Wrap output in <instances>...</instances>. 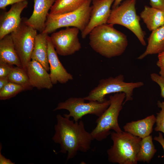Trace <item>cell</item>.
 Returning a JSON list of instances; mask_svg holds the SVG:
<instances>
[{
	"label": "cell",
	"instance_id": "cell-1",
	"mask_svg": "<svg viewBox=\"0 0 164 164\" xmlns=\"http://www.w3.org/2000/svg\"><path fill=\"white\" fill-rule=\"evenodd\" d=\"M56 118L55 133L52 139L60 145V152L67 153V161L74 158L78 152H86L91 149L93 139L91 133L85 130L82 121L70 120L64 114L63 116L58 114Z\"/></svg>",
	"mask_w": 164,
	"mask_h": 164
},
{
	"label": "cell",
	"instance_id": "cell-2",
	"mask_svg": "<svg viewBox=\"0 0 164 164\" xmlns=\"http://www.w3.org/2000/svg\"><path fill=\"white\" fill-rule=\"evenodd\" d=\"M88 35L91 48L107 58L121 55L128 45L126 35L115 29L112 24L107 23L98 26Z\"/></svg>",
	"mask_w": 164,
	"mask_h": 164
},
{
	"label": "cell",
	"instance_id": "cell-3",
	"mask_svg": "<svg viewBox=\"0 0 164 164\" xmlns=\"http://www.w3.org/2000/svg\"><path fill=\"white\" fill-rule=\"evenodd\" d=\"M113 145L107 151L108 161L113 163L136 164L142 138L123 131L111 132Z\"/></svg>",
	"mask_w": 164,
	"mask_h": 164
},
{
	"label": "cell",
	"instance_id": "cell-4",
	"mask_svg": "<svg viewBox=\"0 0 164 164\" xmlns=\"http://www.w3.org/2000/svg\"><path fill=\"white\" fill-rule=\"evenodd\" d=\"M125 98V94L123 92L110 96L109 106L96 120V126L91 133L93 140L101 141L106 139L110 135L111 130L116 132L122 131L119 125L118 117Z\"/></svg>",
	"mask_w": 164,
	"mask_h": 164
},
{
	"label": "cell",
	"instance_id": "cell-5",
	"mask_svg": "<svg viewBox=\"0 0 164 164\" xmlns=\"http://www.w3.org/2000/svg\"><path fill=\"white\" fill-rule=\"evenodd\" d=\"M92 0H86L78 9L60 14H48L45 29L43 33L48 35L57 29L64 27H75L81 32L90 20Z\"/></svg>",
	"mask_w": 164,
	"mask_h": 164
},
{
	"label": "cell",
	"instance_id": "cell-6",
	"mask_svg": "<svg viewBox=\"0 0 164 164\" xmlns=\"http://www.w3.org/2000/svg\"><path fill=\"white\" fill-rule=\"evenodd\" d=\"M144 85L142 82H127L124 81L123 75L120 74L115 77H110L100 80L97 86L92 89L87 96L83 97L85 100L103 102L105 96L108 94L123 92L125 98L123 105L127 102L133 100L134 89Z\"/></svg>",
	"mask_w": 164,
	"mask_h": 164
},
{
	"label": "cell",
	"instance_id": "cell-7",
	"mask_svg": "<svg viewBox=\"0 0 164 164\" xmlns=\"http://www.w3.org/2000/svg\"><path fill=\"white\" fill-rule=\"evenodd\" d=\"M136 0H125L112 9L107 23L125 26L135 35L142 45L145 46V33L140 24V17L136 13Z\"/></svg>",
	"mask_w": 164,
	"mask_h": 164
},
{
	"label": "cell",
	"instance_id": "cell-8",
	"mask_svg": "<svg viewBox=\"0 0 164 164\" xmlns=\"http://www.w3.org/2000/svg\"><path fill=\"white\" fill-rule=\"evenodd\" d=\"M83 97H70L63 102L58 103L53 110L65 109L69 114H64L68 117H72L75 121H78L84 116L88 114H93L99 117L108 108L110 104L109 100L103 102L97 101H89L85 102Z\"/></svg>",
	"mask_w": 164,
	"mask_h": 164
},
{
	"label": "cell",
	"instance_id": "cell-9",
	"mask_svg": "<svg viewBox=\"0 0 164 164\" xmlns=\"http://www.w3.org/2000/svg\"><path fill=\"white\" fill-rule=\"evenodd\" d=\"M37 31L26 24L25 20H22L19 26L10 33L22 67L26 70L28 64L31 60Z\"/></svg>",
	"mask_w": 164,
	"mask_h": 164
},
{
	"label": "cell",
	"instance_id": "cell-10",
	"mask_svg": "<svg viewBox=\"0 0 164 164\" xmlns=\"http://www.w3.org/2000/svg\"><path fill=\"white\" fill-rule=\"evenodd\" d=\"M80 30L75 27H67L50 36L51 43L57 54L62 56L72 55L81 48L78 37Z\"/></svg>",
	"mask_w": 164,
	"mask_h": 164
},
{
	"label": "cell",
	"instance_id": "cell-11",
	"mask_svg": "<svg viewBox=\"0 0 164 164\" xmlns=\"http://www.w3.org/2000/svg\"><path fill=\"white\" fill-rule=\"evenodd\" d=\"M115 0H92V5L89 22L85 29L81 32L84 39L95 27L107 23L111 10L112 5Z\"/></svg>",
	"mask_w": 164,
	"mask_h": 164
},
{
	"label": "cell",
	"instance_id": "cell-12",
	"mask_svg": "<svg viewBox=\"0 0 164 164\" xmlns=\"http://www.w3.org/2000/svg\"><path fill=\"white\" fill-rule=\"evenodd\" d=\"M28 1L19 2L12 5L9 10L4 12L0 17V39L10 34L21 24V14L27 6Z\"/></svg>",
	"mask_w": 164,
	"mask_h": 164
},
{
	"label": "cell",
	"instance_id": "cell-13",
	"mask_svg": "<svg viewBox=\"0 0 164 164\" xmlns=\"http://www.w3.org/2000/svg\"><path fill=\"white\" fill-rule=\"evenodd\" d=\"M48 44V58L50 71V75L53 85L58 83L65 84L73 80V75L68 73L63 66L57 55L48 35L47 37Z\"/></svg>",
	"mask_w": 164,
	"mask_h": 164
},
{
	"label": "cell",
	"instance_id": "cell-14",
	"mask_svg": "<svg viewBox=\"0 0 164 164\" xmlns=\"http://www.w3.org/2000/svg\"><path fill=\"white\" fill-rule=\"evenodd\" d=\"M26 71L31 86L38 89H50L53 87L50 74L37 61L31 60L28 64Z\"/></svg>",
	"mask_w": 164,
	"mask_h": 164
},
{
	"label": "cell",
	"instance_id": "cell-15",
	"mask_svg": "<svg viewBox=\"0 0 164 164\" xmlns=\"http://www.w3.org/2000/svg\"><path fill=\"white\" fill-rule=\"evenodd\" d=\"M56 0H34V9L32 15L25 19L26 24L42 32L45 26L48 12Z\"/></svg>",
	"mask_w": 164,
	"mask_h": 164
},
{
	"label": "cell",
	"instance_id": "cell-16",
	"mask_svg": "<svg viewBox=\"0 0 164 164\" xmlns=\"http://www.w3.org/2000/svg\"><path fill=\"white\" fill-rule=\"evenodd\" d=\"M155 121L156 117L153 114L142 119L127 123L123 128L124 131L142 139L150 135Z\"/></svg>",
	"mask_w": 164,
	"mask_h": 164
},
{
	"label": "cell",
	"instance_id": "cell-17",
	"mask_svg": "<svg viewBox=\"0 0 164 164\" xmlns=\"http://www.w3.org/2000/svg\"><path fill=\"white\" fill-rule=\"evenodd\" d=\"M0 61L22 67L11 34L0 39Z\"/></svg>",
	"mask_w": 164,
	"mask_h": 164
},
{
	"label": "cell",
	"instance_id": "cell-18",
	"mask_svg": "<svg viewBox=\"0 0 164 164\" xmlns=\"http://www.w3.org/2000/svg\"><path fill=\"white\" fill-rule=\"evenodd\" d=\"M48 35L43 32L37 34L35 39L31 59L39 63L48 71L50 67L48 58Z\"/></svg>",
	"mask_w": 164,
	"mask_h": 164
},
{
	"label": "cell",
	"instance_id": "cell-19",
	"mask_svg": "<svg viewBox=\"0 0 164 164\" xmlns=\"http://www.w3.org/2000/svg\"><path fill=\"white\" fill-rule=\"evenodd\" d=\"M148 43L145 51L138 59L142 60L148 55L158 54L164 51V25L152 31Z\"/></svg>",
	"mask_w": 164,
	"mask_h": 164
},
{
	"label": "cell",
	"instance_id": "cell-20",
	"mask_svg": "<svg viewBox=\"0 0 164 164\" xmlns=\"http://www.w3.org/2000/svg\"><path fill=\"white\" fill-rule=\"evenodd\" d=\"M140 17L150 31L164 25V11L159 9L145 5Z\"/></svg>",
	"mask_w": 164,
	"mask_h": 164
},
{
	"label": "cell",
	"instance_id": "cell-21",
	"mask_svg": "<svg viewBox=\"0 0 164 164\" xmlns=\"http://www.w3.org/2000/svg\"><path fill=\"white\" fill-rule=\"evenodd\" d=\"M156 152L152 136L149 135L146 137L142 139L141 141L140 148L137 155V161L149 163Z\"/></svg>",
	"mask_w": 164,
	"mask_h": 164
},
{
	"label": "cell",
	"instance_id": "cell-22",
	"mask_svg": "<svg viewBox=\"0 0 164 164\" xmlns=\"http://www.w3.org/2000/svg\"><path fill=\"white\" fill-rule=\"evenodd\" d=\"M86 0H56L49 13L60 14L73 11L79 8Z\"/></svg>",
	"mask_w": 164,
	"mask_h": 164
},
{
	"label": "cell",
	"instance_id": "cell-23",
	"mask_svg": "<svg viewBox=\"0 0 164 164\" xmlns=\"http://www.w3.org/2000/svg\"><path fill=\"white\" fill-rule=\"evenodd\" d=\"M8 77L9 82L21 86L25 90H30L33 88L30 84L26 70L22 67H13Z\"/></svg>",
	"mask_w": 164,
	"mask_h": 164
},
{
	"label": "cell",
	"instance_id": "cell-24",
	"mask_svg": "<svg viewBox=\"0 0 164 164\" xmlns=\"http://www.w3.org/2000/svg\"><path fill=\"white\" fill-rule=\"evenodd\" d=\"M24 90V88L21 86L9 82L0 90V100L10 99Z\"/></svg>",
	"mask_w": 164,
	"mask_h": 164
},
{
	"label": "cell",
	"instance_id": "cell-25",
	"mask_svg": "<svg viewBox=\"0 0 164 164\" xmlns=\"http://www.w3.org/2000/svg\"><path fill=\"white\" fill-rule=\"evenodd\" d=\"M157 105L161 108V110L157 113L155 121L156 126L154 130L156 132H161L164 134V102L158 101Z\"/></svg>",
	"mask_w": 164,
	"mask_h": 164
},
{
	"label": "cell",
	"instance_id": "cell-26",
	"mask_svg": "<svg viewBox=\"0 0 164 164\" xmlns=\"http://www.w3.org/2000/svg\"><path fill=\"white\" fill-rule=\"evenodd\" d=\"M150 78L153 81L159 85L161 89V96L164 98V78L155 73H151Z\"/></svg>",
	"mask_w": 164,
	"mask_h": 164
},
{
	"label": "cell",
	"instance_id": "cell-27",
	"mask_svg": "<svg viewBox=\"0 0 164 164\" xmlns=\"http://www.w3.org/2000/svg\"><path fill=\"white\" fill-rule=\"evenodd\" d=\"M12 66L7 63L0 61V77H8L13 69Z\"/></svg>",
	"mask_w": 164,
	"mask_h": 164
},
{
	"label": "cell",
	"instance_id": "cell-28",
	"mask_svg": "<svg viewBox=\"0 0 164 164\" xmlns=\"http://www.w3.org/2000/svg\"><path fill=\"white\" fill-rule=\"evenodd\" d=\"M158 54V60L156 64L160 69V75L164 78V51Z\"/></svg>",
	"mask_w": 164,
	"mask_h": 164
},
{
	"label": "cell",
	"instance_id": "cell-29",
	"mask_svg": "<svg viewBox=\"0 0 164 164\" xmlns=\"http://www.w3.org/2000/svg\"><path fill=\"white\" fill-rule=\"evenodd\" d=\"M28 0H0V9L4 10L9 5H12L19 2Z\"/></svg>",
	"mask_w": 164,
	"mask_h": 164
},
{
	"label": "cell",
	"instance_id": "cell-30",
	"mask_svg": "<svg viewBox=\"0 0 164 164\" xmlns=\"http://www.w3.org/2000/svg\"><path fill=\"white\" fill-rule=\"evenodd\" d=\"M151 7L164 11V0H150Z\"/></svg>",
	"mask_w": 164,
	"mask_h": 164
},
{
	"label": "cell",
	"instance_id": "cell-31",
	"mask_svg": "<svg viewBox=\"0 0 164 164\" xmlns=\"http://www.w3.org/2000/svg\"><path fill=\"white\" fill-rule=\"evenodd\" d=\"M2 145H0V164H15L10 159L5 158L1 153V149L2 148Z\"/></svg>",
	"mask_w": 164,
	"mask_h": 164
},
{
	"label": "cell",
	"instance_id": "cell-32",
	"mask_svg": "<svg viewBox=\"0 0 164 164\" xmlns=\"http://www.w3.org/2000/svg\"><path fill=\"white\" fill-rule=\"evenodd\" d=\"M159 133L158 136L154 137L153 139L160 144L163 149L164 152V138L161 133L159 132ZM163 157H164V155Z\"/></svg>",
	"mask_w": 164,
	"mask_h": 164
},
{
	"label": "cell",
	"instance_id": "cell-33",
	"mask_svg": "<svg viewBox=\"0 0 164 164\" xmlns=\"http://www.w3.org/2000/svg\"><path fill=\"white\" fill-rule=\"evenodd\" d=\"M9 82L8 77H0V90Z\"/></svg>",
	"mask_w": 164,
	"mask_h": 164
},
{
	"label": "cell",
	"instance_id": "cell-34",
	"mask_svg": "<svg viewBox=\"0 0 164 164\" xmlns=\"http://www.w3.org/2000/svg\"><path fill=\"white\" fill-rule=\"evenodd\" d=\"M123 0H115L112 5V9L118 6Z\"/></svg>",
	"mask_w": 164,
	"mask_h": 164
}]
</instances>
